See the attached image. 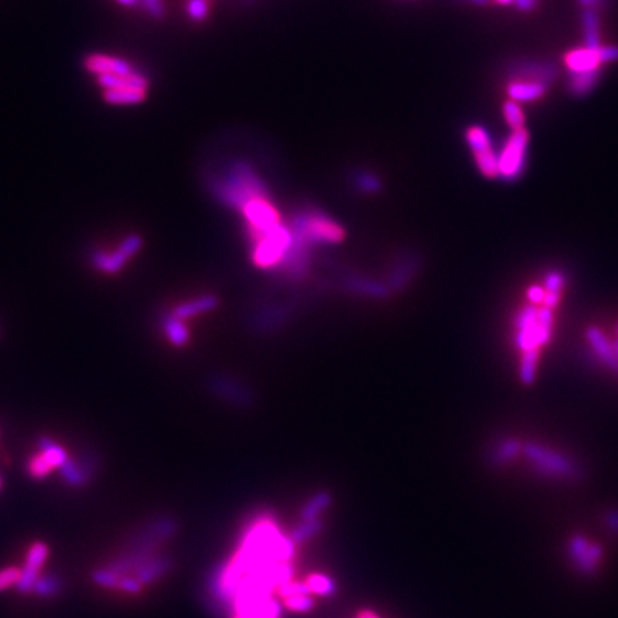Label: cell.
I'll return each instance as SVG.
<instances>
[{"mask_svg":"<svg viewBox=\"0 0 618 618\" xmlns=\"http://www.w3.org/2000/svg\"><path fill=\"white\" fill-rule=\"evenodd\" d=\"M584 26H585V40L587 46L599 49V22H597V16L592 10H587L584 15Z\"/></svg>","mask_w":618,"mask_h":618,"instance_id":"obj_29","label":"cell"},{"mask_svg":"<svg viewBox=\"0 0 618 618\" xmlns=\"http://www.w3.org/2000/svg\"><path fill=\"white\" fill-rule=\"evenodd\" d=\"M288 225L292 239L311 251L315 246H332L345 239L344 226L316 206L296 210Z\"/></svg>","mask_w":618,"mask_h":618,"instance_id":"obj_3","label":"cell"},{"mask_svg":"<svg viewBox=\"0 0 618 618\" xmlns=\"http://www.w3.org/2000/svg\"><path fill=\"white\" fill-rule=\"evenodd\" d=\"M116 3L123 8H136L139 6V0H116Z\"/></svg>","mask_w":618,"mask_h":618,"instance_id":"obj_43","label":"cell"},{"mask_svg":"<svg viewBox=\"0 0 618 618\" xmlns=\"http://www.w3.org/2000/svg\"><path fill=\"white\" fill-rule=\"evenodd\" d=\"M544 298H545V289L543 287L532 285L528 289V300L531 304H534V305L544 304Z\"/></svg>","mask_w":618,"mask_h":618,"instance_id":"obj_41","label":"cell"},{"mask_svg":"<svg viewBox=\"0 0 618 618\" xmlns=\"http://www.w3.org/2000/svg\"><path fill=\"white\" fill-rule=\"evenodd\" d=\"M278 592L281 597H284V599L292 595H311V590L307 583H292V581L281 584Z\"/></svg>","mask_w":618,"mask_h":618,"instance_id":"obj_35","label":"cell"},{"mask_svg":"<svg viewBox=\"0 0 618 618\" xmlns=\"http://www.w3.org/2000/svg\"><path fill=\"white\" fill-rule=\"evenodd\" d=\"M538 309L537 305L529 304L516 316V328L518 331L516 344L522 352L540 349L541 347L538 335Z\"/></svg>","mask_w":618,"mask_h":618,"instance_id":"obj_11","label":"cell"},{"mask_svg":"<svg viewBox=\"0 0 618 618\" xmlns=\"http://www.w3.org/2000/svg\"><path fill=\"white\" fill-rule=\"evenodd\" d=\"M60 468H62L63 475H65V478H66L71 484L79 485V484L83 481V475H82L80 470H79V468H78L73 462H71L69 460H68L65 464H63Z\"/></svg>","mask_w":618,"mask_h":618,"instance_id":"obj_40","label":"cell"},{"mask_svg":"<svg viewBox=\"0 0 618 618\" xmlns=\"http://www.w3.org/2000/svg\"><path fill=\"white\" fill-rule=\"evenodd\" d=\"M601 2V0H580V3L584 5L585 8H594Z\"/></svg>","mask_w":618,"mask_h":618,"instance_id":"obj_45","label":"cell"},{"mask_svg":"<svg viewBox=\"0 0 618 618\" xmlns=\"http://www.w3.org/2000/svg\"><path fill=\"white\" fill-rule=\"evenodd\" d=\"M564 285V276L560 272H549L545 278L544 287H545V292H552V293H558L561 292Z\"/></svg>","mask_w":618,"mask_h":618,"instance_id":"obj_38","label":"cell"},{"mask_svg":"<svg viewBox=\"0 0 618 618\" xmlns=\"http://www.w3.org/2000/svg\"><path fill=\"white\" fill-rule=\"evenodd\" d=\"M49 548L45 543H35L26 556L25 567L22 570V577L17 587L22 591H30L37 584V577L40 574L42 567L45 565V561L48 558Z\"/></svg>","mask_w":618,"mask_h":618,"instance_id":"obj_13","label":"cell"},{"mask_svg":"<svg viewBox=\"0 0 618 618\" xmlns=\"http://www.w3.org/2000/svg\"><path fill=\"white\" fill-rule=\"evenodd\" d=\"M522 451L537 470L545 475L571 478L577 471L575 465L565 455L545 448L541 444L527 442L522 445Z\"/></svg>","mask_w":618,"mask_h":618,"instance_id":"obj_7","label":"cell"},{"mask_svg":"<svg viewBox=\"0 0 618 618\" xmlns=\"http://www.w3.org/2000/svg\"><path fill=\"white\" fill-rule=\"evenodd\" d=\"M28 470L33 478H45L55 470V466L45 458L44 454L39 453L29 461Z\"/></svg>","mask_w":618,"mask_h":618,"instance_id":"obj_31","label":"cell"},{"mask_svg":"<svg viewBox=\"0 0 618 618\" xmlns=\"http://www.w3.org/2000/svg\"><path fill=\"white\" fill-rule=\"evenodd\" d=\"M601 48V46H600ZM600 48H581L571 51L568 55H565V66L568 71L575 73H588V72H599V68L603 63V57L600 53Z\"/></svg>","mask_w":618,"mask_h":618,"instance_id":"obj_16","label":"cell"},{"mask_svg":"<svg viewBox=\"0 0 618 618\" xmlns=\"http://www.w3.org/2000/svg\"><path fill=\"white\" fill-rule=\"evenodd\" d=\"M209 388L218 397V399L238 405V407H248L255 401L253 391L246 383L229 375L218 374L217 376L210 378Z\"/></svg>","mask_w":618,"mask_h":618,"instance_id":"obj_10","label":"cell"},{"mask_svg":"<svg viewBox=\"0 0 618 618\" xmlns=\"http://www.w3.org/2000/svg\"><path fill=\"white\" fill-rule=\"evenodd\" d=\"M285 607L292 611L305 612L313 608V600L309 595H292L285 599Z\"/></svg>","mask_w":618,"mask_h":618,"instance_id":"obj_33","label":"cell"},{"mask_svg":"<svg viewBox=\"0 0 618 618\" xmlns=\"http://www.w3.org/2000/svg\"><path fill=\"white\" fill-rule=\"evenodd\" d=\"M235 618H238V617H235Z\"/></svg>","mask_w":618,"mask_h":618,"instance_id":"obj_49","label":"cell"},{"mask_svg":"<svg viewBox=\"0 0 618 618\" xmlns=\"http://www.w3.org/2000/svg\"><path fill=\"white\" fill-rule=\"evenodd\" d=\"M585 335L597 356H599L608 368L618 371V356L614 351V347L608 343V339L604 336V334L599 328L590 327Z\"/></svg>","mask_w":618,"mask_h":618,"instance_id":"obj_18","label":"cell"},{"mask_svg":"<svg viewBox=\"0 0 618 618\" xmlns=\"http://www.w3.org/2000/svg\"><path fill=\"white\" fill-rule=\"evenodd\" d=\"M239 214L245 221L248 237L257 235V233L268 230L284 222L280 209L276 208L271 197H261L249 201L239 210Z\"/></svg>","mask_w":618,"mask_h":618,"instance_id":"obj_9","label":"cell"},{"mask_svg":"<svg viewBox=\"0 0 618 618\" xmlns=\"http://www.w3.org/2000/svg\"><path fill=\"white\" fill-rule=\"evenodd\" d=\"M421 266V260L415 252H403L392 262L385 285L391 293L402 292L408 288Z\"/></svg>","mask_w":618,"mask_h":618,"instance_id":"obj_12","label":"cell"},{"mask_svg":"<svg viewBox=\"0 0 618 618\" xmlns=\"http://www.w3.org/2000/svg\"><path fill=\"white\" fill-rule=\"evenodd\" d=\"M502 112H504V119L511 129L513 131L522 129L524 123H525V118H524V112L520 108L518 102H514V100L507 102L504 104Z\"/></svg>","mask_w":618,"mask_h":618,"instance_id":"obj_28","label":"cell"},{"mask_svg":"<svg viewBox=\"0 0 618 618\" xmlns=\"http://www.w3.org/2000/svg\"><path fill=\"white\" fill-rule=\"evenodd\" d=\"M568 549L575 565L584 572H592L597 563L600 561L603 556V549L600 545L588 544V541L583 537H574L570 541Z\"/></svg>","mask_w":618,"mask_h":618,"instance_id":"obj_15","label":"cell"},{"mask_svg":"<svg viewBox=\"0 0 618 618\" xmlns=\"http://www.w3.org/2000/svg\"><path fill=\"white\" fill-rule=\"evenodd\" d=\"M528 132L525 127L513 131L498 154V176L505 181L517 179L525 167Z\"/></svg>","mask_w":618,"mask_h":618,"instance_id":"obj_6","label":"cell"},{"mask_svg":"<svg viewBox=\"0 0 618 618\" xmlns=\"http://www.w3.org/2000/svg\"><path fill=\"white\" fill-rule=\"evenodd\" d=\"M551 328H552V312L549 308L544 307L538 309V335H540V344L541 347L545 345L549 336H551Z\"/></svg>","mask_w":618,"mask_h":618,"instance_id":"obj_32","label":"cell"},{"mask_svg":"<svg viewBox=\"0 0 618 618\" xmlns=\"http://www.w3.org/2000/svg\"><path fill=\"white\" fill-rule=\"evenodd\" d=\"M608 524L612 529L618 531V513H610L608 514Z\"/></svg>","mask_w":618,"mask_h":618,"instance_id":"obj_44","label":"cell"},{"mask_svg":"<svg viewBox=\"0 0 618 618\" xmlns=\"http://www.w3.org/2000/svg\"><path fill=\"white\" fill-rule=\"evenodd\" d=\"M289 318V309L285 305H272L262 308L253 316V328L261 332H268L282 327Z\"/></svg>","mask_w":618,"mask_h":618,"instance_id":"obj_17","label":"cell"},{"mask_svg":"<svg viewBox=\"0 0 618 618\" xmlns=\"http://www.w3.org/2000/svg\"><path fill=\"white\" fill-rule=\"evenodd\" d=\"M355 183L362 192H365V194H375V192H378L381 188L379 179L372 174H359L356 176Z\"/></svg>","mask_w":618,"mask_h":618,"instance_id":"obj_36","label":"cell"},{"mask_svg":"<svg viewBox=\"0 0 618 618\" xmlns=\"http://www.w3.org/2000/svg\"><path fill=\"white\" fill-rule=\"evenodd\" d=\"M311 592L319 595H332L335 592V583L321 574H312L307 581Z\"/></svg>","mask_w":618,"mask_h":618,"instance_id":"obj_30","label":"cell"},{"mask_svg":"<svg viewBox=\"0 0 618 618\" xmlns=\"http://www.w3.org/2000/svg\"><path fill=\"white\" fill-rule=\"evenodd\" d=\"M188 12L194 19H202L206 12V5L203 0H192L188 6Z\"/></svg>","mask_w":618,"mask_h":618,"instance_id":"obj_42","label":"cell"},{"mask_svg":"<svg viewBox=\"0 0 618 618\" xmlns=\"http://www.w3.org/2000/svg\"><path fill=\"white\" fill-rule=\"evenodd\" d=\"M163 332L170 340V344L175 347H183L189 340V331L183 322V319L176 318L175 315L169 313L162 318Z\"/></svg>","mask_w":618,"mask_h":618,"instance_id":"obj_20","label":"cell"},{"mask_svg":"<svg viewBox=\"0 0 618 618\" xmlns=\"http://www.w3.org/2000/svg\"><path fill=\"white\" fill-rule=\"evenodd\" d=\"M22 577V570L16 567H8L0 570V591H5L13 585H17Z\"/></svg>","mask_w":618,"mask_h":618,"instance_id":"obj_34","label":"cell"},{"mask_svg":"<svg viewBox=\"0 0 618 618\" xmlns=\"http://www.w3.org/2000/svg\"><path fill=\"white\" fill-rule=\"evenodd\" d=\"M465 140L474 155L480 172L487 178L498 176V154L494 151L491 136L484 126L473 125L465 131Z\"/></svg>","mask_w":618,"mask_h":618,"instance_id":"obj_8","label":"cell"},{"mask_svg":"<svg viewBox=\"0 0 618 618\" xmlns=\"http://www.w3.org/2000/svg\"><path fill=\"white\" fill-rule=\"evenodd\" d=\"M497 2L501 5H509V3H516L517 0H497Z\"/></svg>","mask_w":618,"mask_h":618,"instance_id":"obj_47","label":"cell"},{"mask_svg":"<svg viewBox=\"0 0 618 618\" xmlns=\"http://www.w3.org/2000/svg\"><path fill=\"white\" fill-rule=\"evenodd\" d=\"M209 189L222 205L239 212L249 201L271 197L264 179L246 162H235L222 176L209 181Z\"/></svg>","mask_w":618,"mask_h":618,"instance_id":"obj_2","label":"cell"},{"mask_svg":"<svg viewBox=\"0 0 618 618\" xmlns=\"http://www.w3.org/2000/svg\"><path fill=\"white\" fill-rule=\"evenodd\" d=\"M343 288L349 293L370 298V300H387L392 295L385 282H378L376 280L361 275H348L343 281Z\"/></svg>","mask_w":618,"mask_h":618,"instance_id":"obj_14","label":"cell"},{"mask_svg":"<svg viewBox=\"0 0 618 618\" xmlns=\"http://www.w3.org/2000/svg\"><path fill=\"white\" fill-rule=\"evenodd\" d=\"M538 354H540V349L522 352L521 367H520V379L522 383H525V385H531V383L536 379Z\"/></svg>","mask_w":618,"mask_h":618,"instance_id":"obj_24","label":"cell"},{"mask_svg":"<svg viewBox=\"0 0 618 618\" xmlns=\"http://www.w3.org/2000/svg\"><path fill=\"white\" fill-rule=\"evenodd\" d=\"M142 238L139 237V235H136V233H132V235H129L127 237L122 244H120V246H119V249L122 251V252H125L127 257H132V255H135L139 249H140V246H142Z\"/></svg>","mask_w":618,"mask_h":618,"instance_id":"obj_39","label":"cell"},{"mask_svg":"<svg viewBox=\"0 0 618 618\" xmlns=\"http://www.w3.org/2000/svg\"><path fill=\"white\" fill-rule=\"evenodd\" d=\"M331 501H332L331 496H329L328 493H325V491L318 493L316 496H313V497L305 504V507H304L302 511H301V516H302L304 521L316 520L318 516L321 514L325 508L329 507Z\"/></svg>","mask_w":618,"mask_h":618,"instance_id":"obj_23","label":"cell"},{"mask_svg":"<svg viewBox=\"0 0 618 618\" xmlns=\"http://www.w3.org/2000/svg\"><path fill=\"white\" fill-rule=\"evenodd\" d=\"M39 446H40V453L45 455V458L55 466V468H60L63 464H65L69 458L66 455V451L62 448L60 445L52 442L48 438H42L39 441Z\"/></svg>","mask_w":618,"mask_h":618,"instance_id":"obj_25","label":"cell"},{"mask_svg":"<svg viewBox=\"0 0 618 618\" xmlns=\"http://www.w3.org/2000/svg\"><path fill=\"white\" fill-rule=\"evenodd\" d=\"M139 6L155 19H161L165 13L163 0H139Z\"/></svg>","mask_w":618,"mask_h":618,"instance_id":"obj_37","label":"cell"},{"mask_svg":"<svg viewBox=\"0 0 618 618\" xmlns=\"http://www.w3.org/2000/svg\"><path fill=\"white\" fill-rule=\"evenodd\" d=\"M612 347H614V351H615V354H617V356H618V340H615V343L612 344Z\"/></svg>","mask_w":618,"mask_h":618,"instance_id":"obj_48","label":"cell"},{"mask_svg":"<svg viewBox=\"0 0 618 618\" xmlns=\"http://www.w3.org/2000/svg\"><path fill=\"white\" fill-rule=\"evenodd\" d=\"M219 305V300L215 295H202L195 298V300H190L188 302H183L181 305H178L174 311L172 315H175L179 319H188L192 316H197L209 311H214L217 307Z\"/></svg>","mask_w":618,"mask_h":618,"instance_id":"obj_19","label":"cell"},{"mask_svg":"<svg viewBox=\"0 0 618 618\" xmlns=\"http://www.w3.org/2000/svg\"><path fill=\"white\" fill-rule=\"evenodd\" d=\"M83 68L95 78L106 103L132 106L147 98L151 82L129 60L106 53H91L83 59Z\"/></svg>","mask_w":618,"mask_h":618,"instance_id":"obj_1","label":"cell"},{"mask_svg":"<svg viewBox=\"0 0 618 618\" xmlns=\"http://www.w3.org/2000/svg\"><path fill=\"white\" fill-rule=\"evenodd\" d=\"M552 72L549 66L525 65L518 69L520 76L508 83L507 92L509 98L518 103L540 99L547 91Z\"/></svg>","mask_w":618,"mask_h":618,"instance_id":"obj_5","label":"cell"},{"mask_svg":"<svg viewBox=\"0 0 618 618\" xmlns=\"http://www.w3.org/2000/svg\"><path fill=\"white\" fill-rule=\"evenodd\" d=\"M597 80H599V73L597 72L575 73L570 79V91L574 95H585L592 91Z\"/></svg>","mask_w":618,"mask_h":618,"instance_id":"obj_27","label":"cell"},{"mask_svg":"<svg viewBox=\"0 0 618 618\" xmlns=\"http://www.w3.org/2000/svg\"><path fill=\"white\" fill-rule=\"evenodd\" d=\"M522 451V445L513 438L502 439L497 446L493 454V461L497 464H507L513 461L520 453Z\"/></svg>","mask_w":618,"mask_h":618,"instance_id":"obj_22","label":"cell"},{"mask_svg":"<svg viewBox=\"0 0 618 618\" xmlns=\"http://www.w3.org/2000/svg\"><path fill=\"white\" fill-rule=\"evenodd\" d=\"M129 257L120 249H118L113 253H106L102 251H96L92 255L93 266L106 272V273H115L122 269V266L127 262Z\"/></svg>","mask_w":618,"mask_h":618,"instance_id":"obj_21","label":"cell"},{"mask_svg":"<svg viewBox=\"0 0 618 618\" xmlns=\"http://www.w3.org/2000/svg\"><path fill=\"white\" fill-rule=\"evenodd\" d=\"M248 238L251 242V261L262 271H276L292 244V233L287 222Z\"/></svg>","mask_w":618,"mask_h":618,"instance_id":"obj_4","label":"cell"},{"mask_svg":"<svg viewBox=\"0 0 618 618\" xmlns=\"http://www.w3.org/2000/svg\"><path fill=\"white\" fill-rule=\"evenodd\" d=\"M322 529V521L321 520H309V521H304L300 527H296L292 529V532L289 534V540L293 544H301L309 538H312L313 536H316L319 531Z\"/></svg>","mask_w":618,"mask_h":618,"instance_id":"obj_26","label":"cell"},{"mask_svg":"<svg viewBox=\"0 0 618 618\" xmlns=\"http://www.w3.org/2000/svg\"><path fill=\"white\" fill-rule=\"evenodd\" d=\"M358 618H379V617H376L374 612H371V611H362L359 615H358Z\"/></svg>","mask_w":618,"mask_h":618,"instance_id":"obj_46","label":"cell"}]
</instances>
